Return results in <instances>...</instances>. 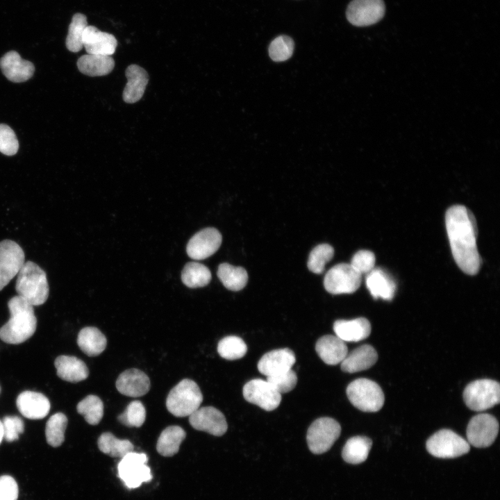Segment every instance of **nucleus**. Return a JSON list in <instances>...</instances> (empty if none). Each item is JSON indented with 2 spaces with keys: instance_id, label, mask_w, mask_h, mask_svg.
<instances>
[{
  "instance_id": "nucleus-35",
  "label": "nucleus",
  "mask_w": 500,
  "mask_h": 500,
  "mask_svg": "<svg viewBox=\"0 0 500 500\" xmlns=\"http://www.w3.org/2000/svg\"><path fill=\"white\" fill-rule=\"evenodd\" d=\"M87 17L84 14L75 13L68 28L66 38V47L69 51L78 52L83 47V37L88 26Z\"/></svg>"
},
{
  "instance_id": "nucleus-11",
  "label": "nucleus",
  "mask_w": 500,
  "mask_h": 500,
  "mask_svg": "<svg viewBox=\"0 0 500 500\" xmlns=\"http://www.w3.org/2000/svg\"><path fill=\"white\" fill-rule=\"evenodd\" d=\"M499 432V423L492 415L481 413L473 417L468 423L466 435L469 444L477 448L490 446Z\"/></svg>"
},
{
  "instance_id": "nucleus-2",
  "label": "nucleus",
  "mask_w": 500,
  "mask_h": 500,
  "mask_svg": "<svg viewBox=\"0 0 500 500\" xmlns=\"http://www.w3.org/2000/svg\"><path fill=\"white\" fill-rule=\"evenodd\" d=\"M8 321L0 328V338L8 344H17L31 338L37 327L33 306L17 295L8 302Z\"/></svg>"
},
{
  "instance_id": "nucleus-36",
  "label": "nucleus",
  "mask_w": 500,
  "mask_h": 500,
  "mask_svg": "<svg viewBox=\"0 0 500 500\" xmlns=\"http://www.w3.org/2000/svg\"><path fill=\"white\" fill-rule=\"evenodd\" d=\"M67 424V418L62 412H57L50 417L45 428L46 439L49 445L58 447L63 443Z\"/></svg>"
},
{
  "instance_id": "nucleus-20",
  "label": "nucleus",
  "mask_w": 500,
  "mask_h": 500,
  "mask_svg": "<svg viewBox=\"0 0 500 500\" xmlns=\"http://www.w3.org/2000/svg\"><path fill=\"white\" fill-rule=\"evenodd\" d=\"M150 386L148 376L138 369L125 370L119 374L116 381L117 390L131 397H139L146 394Z\"/></svg>"
},
{
  "instance_id": "nucleus-9",
  "label": "nucleus",
  "mask_w": 500,
  "mask_h": 500,
  "mask_svg": "<svg viewBox=\"0 0 500 500\" xmlns=\"http://www.w3.org/2000/svg\"><path fill=\"white\" fill-rule=\"evenodd\" d=\"M361 277L350 264L340 263L326 274L324 285L326 290L333 294H351L359 288Z\"/></svg>"
},
{
  "instance_id": "nucleus-44",
  "label": "nucleus",
  "mask_w": 500,
  "mask_h": 500,
  "mask_svg": "<svg viewBox=\"0 0 500 500\" xmlns=\"http://www.w3.org/2000/svg\"><path fill=\"white\" fill-rule=\"evenodd\" d=\"M375 256L369 250H360L351 258L350 265L361 275L367 274L375 265Z\"/></svg>"
},
{
  "instance_id": "nucleus-33",
  "label": "nucleus",
  "mask_w": 500,
  "mask_h": 500,
  "mask_svg": "<svg viewBox=\"0 0 500 500\" xmlns=\"http://www.w3.org/2000/svg\"><path fill=\"white\" fill-rule=\"evenodd\" d=\"M99 450L113 458H122L127 453L133 451V444L128 440H120L111 433H102L97 441Z\"/></svg>"
},
{
  "instance_id": "nucleus-39",
  "label": "nucleus",
  "mask_w": 500,
  "mask_h": 500,
  "mask_svg": "<svg viewBox=\"0 0 500 500\" xmlns=\"http://www.w3.org/2000/svg\"><path fill=\"white\" fill-rule=\"evenodd\" d=\"M334 255V249L328 244H320L310 253L308 260V269L315 274H322L325 265Z\"/></svg>"
},
{
  "instance_id": "nucleus-1",
  "label": "nucleus",
  "mask_w": 500,
  "mask_h": 500,
  "mask_svg": "<svg viewBox=\"0 0 500 500\" xmlns=\"http://www.w3.org/2000/svg\"><path fill=\"white\" fill-rule=\"evenodd\" d=\"M445 224L456 264L465 274H476L481 258L476 245L478 228L474 215L465 206L454 205L446 212Z\"/></svg>"
},
{
  "instance_id": "nucleus-41",
  "label": "nucleus",
  "mask_w": 500,
  "mask_h": 500,
  "mask_svg": "<svg viewBox=\"0 0 500 500\" xmlns=\"http://www.w3.org/2000/svg\"><path fill=\"white\" fill-rule=\"evenodd\" d=\"M117 419L126 426L140 427L146 419L145 408L140 401H131Z\"/></svg>"
},
{
  "instance_id": "nucleus-40",
  "label": "nucleus",
  "mask_w": 500,
  "mask_h": 500,
  "mask_svg": "<svg viewBox=\"0 0 500 500\" xmlns=\"http://www.w3.org/2000/svg\"><path fill=\"white\" fill-rule=\"evenodd\" d=\"M293 40L285 35L274 38L269 46V55L275 62H282L289 59L294 51Z\"/></svg>"
},
{
  "instance_id": "nucleus-7",
  "label": "nucleus",
  "mask_w": 500,
  "mask_h": 500,
  "mask_svg": "<svg viewBox=\"0 0 500 500\" xmlns=\"http://www.w3.org/2000/svg\"><path fill=\"white\" fill-rule=\"evenodd\" d=\"M426 449L432 456L440 458H454L469 452V444L449 429L435 432L426 441Z\"/></svg>"
},
{
  "instance_id": "nucleus-48",
  "label": "nucleus",
  "mask_w": 500,
  "mask_h": 500,
  "mask_svg": "<svg viewBox=\"0 0 500 500\" xmlns=\"http://www.w3.org/2000/svg\"><path fill=\"white\" fill-rule=\"evenodd\" d=\"M0 392H1V388H0Z\"/></svg>"
},
{
  "instance_id": "nucleus-13",
  "label": "nucleus",
  "mask_w": 500,
  "mask_h": 500,
  "mask_svg": "<svg viewBox=\"0 0 500 500\" xmlns=\"http://www.w3.org/2000/svg\"><path fill=\"white\" fill-rule=\"evenodd\" d=\"M243 397L248 402L267 411L278 407L281 401L280 394L267 381L252 379L243 387Z\"/></svg>"
},
{
  "instance_id": "nucleus-4",
  "label": "nucleus",
  "mask_w": 500,
  "mask_h": 500,
  "mask_svg": "<svg viewBox=\"0 0 500 500\" xmlns=\"http://www.w3.org/2000/svg\"><path fill=\"white\" fill-rule=\"evenodd\" d=\"M202 401L203 395L198 385L192 380L185 378L170 390L166 407L175 417H189L200 408Z\"/></svg>"
},
{
  "instance_id": "nucleus-29",
  "label": "nucleus",
  "mask_w": 500,
  "mask_h": 500,
  "mask_svg": "<svg viewBox=\"0 0 500 500\" xmlns=\"http://www.w3.org/2000/svg\"><path fill=\"white\" fill-rule=\"evenodd\" d=\"M77 344L81 351L89 356H97L106 347V336L96 327L82 328L77 338Z\"/></svg>"
},
{
  "instance_id": "nucleus-12",
  "label": "nucleus",
  "mask_w": 500,
  "mask_h": 500,
  "mask_svg": "<svg viewBox=\"0 0 500 500\" xmlns=\"http://www.w3.org/2000/svg\"><path fill=\"white\" fill-rule=\"evenodd\" d=\"M24 262V252L16 242H0V291L17 275Z\"/></svg>"
},
{
  "instance_id": "nucleus-6",
  "label": "nucleus",
  "mask_w": 500,
  "mask_h": 500,
  "mask_svg": "<svg viewBox=\"0 0 500 500\" xmlns=\"http://www.w3.org/2000/svg\"><path fill=\"white\" fill-rule=\"evenodd\" d=\"M466 406L474 411H483L500 401L499 383L491 379H479L469 383L464 390Z\"/></svg>"
},
{
  "instance_id": "nucleus-17",
  "label": "nucleus",
  "mask_w": 500,
  "mask_h": 500,
  "mask_svg": "<svg viewBox=\"0 0 500 500\" xmlns=\"http://www.w3.org/2000/svg\"><path fill=\"white\" fill-rule=\"evenodd\" d=\"M83 44L88 54L111 56L115 51L117 41L113 35L88 25L84 31Z\"/></svg>"
},
{
  "instance_id": "nucleus-47",
  "label": "nucleus",
  "mask_w": 500,
  "mask_h": 500,
  "mask_svg": "<svg viewBox=\"0 0 500 500\" xmlns=\"http://www.w3.org/2000/svg\"><path fill=\"white\" fill-rule=\"evenodd\" d=\"M3 439V424H2V422L0 421V444Z\"/></svg>"
},
{
  "instance_id": "nucleus-22",
  "label": "nucleus",
  "mask_w": 500,
  "mask_h": 500,
  "mask_svg": "<svg viewBox=\"0 0 500 500\" xmlns=\"http://www.w3.org/2000/svg\"><path fill=\"white\" fill-rule=\"evenodd\" d=\"M315 350L322 361L330 365L341 363L348 353L345 342L332 335H326L319 338Z\"/></svg>"
},
{
  "instance_id": "nucleus-27",
  "label": "nucleus",
  "mask_w": 500,
  "mask_h": 500,
  "mask_svg": "<svg viewBox=\"0 0 500 500\" xmlns=\"http://www.w3.org/2000/svg\"><path fill=\"white\" fill-rule=\"evenodd\" d=\"M54 365L58 376L68 382H79L89 375L85 363L75 356H60L55 360Z\"/></svg>"
},
{
  "instance_id": "nucleus-8",
  "label": "nucleus",
  "mask_w": 500,
  "mask_h": 500,
  "mask_svg": "<svg viewBox=\"0 0 500 500\" xmlns=\"http://www.w3.org/2000/svg\"><path fill=\"white\" fill-rule=\"evenodd\" d=\"M341 433L340 424L331 417H320L309 426L306 440L310 451L321 454L328 451Z\"/></svg>"
},
{
  "instance_id": "nucleus-23",
  "label": "nucleus",
  "mask_w": 500,
  "mask_h": 500,
  "mask_svg": "<svg viewBox=\"0 0 500 500\" xmlns=\"http://www.w3.org/2000/svg\"><path fill=\"white\" fill-rule=\"evenodd\" d=\"M126 85L123 91V99L126 103H133L143 96L149 81L146 70L137 65H131L126 69Z\"/></svg>"
},
{
  "instance_id": "nucleus-32",
  "label": "nucleus",
  "mask_w": 500,
  "mask_h": 500,
  "mask_svg": "<svg viewBox=\"0 0 500 500\" xmlns=\"http://www.w3.org/2000/svg\"><path fill=\"white\" fill-rule=\"evenodd\" d=\"M217 276L224 287L232 291L243 289L248 281L247 272L243 267H235L228 263L219 265Z\"/></svg>"
},
{
  "instance_id": "nucleus-46",
  "label": "nucleus",
  "mask_w": 500,
  "mask_h": 500,
  "mask_svg": "<svg viewBox=\"0 0 500 500\" xmlns=\"http://www.w3.org/2000/svg\"><path fill=\"white\" fill-rule=\"evenodd\" d=\"M18 485L10 476H0V500H17Z\"/></svg>"
},
{
  "instance_id": "nucleus-45",
  "label": "nucleus",
  "mask_w": 500,
  "mask_h": 500,
  "mask_svg": "<svg viewBox=\"0 0 500 500\" xmlns=\"http://www.w3.org/2000/svg\"><path fill=\"white\" fill-rule=\"evenodd\" d=\"M3 439L7 442H14L19 438V435L24 432V424L23 420L17 416H6L3 422Z\"/></svg>"
},
{
  "instance_id": "nucleus-42",
  "label": "nucleus",
  "mask_w": 500,
  "mask_h": 500,
  "mask_svg": "<svg viewBox=\"0 0 500 500\" xmlns=\"http://www.w3.org/2000/svg\"><path fill=\"white\" fill-rule=\"evenodd\" d=\"M280 394L287 393L294 388L297 383V376L292 369L272 376H267V380Z\"/></svg>"
},
{
  "instance_id": "nucleus-19",
  "label": "nucleus",
  "mask_w": 500,
  "mask_h": 500,
  "mask_svg": "<svg viewBox=\"0 0 500 500\" xmlns=\"http://www.w3.org/2000/svg\"><path fill=\"white\" fill-rule=\"evenodd\" d=\"M0 68L4 76L14 83H22L28 80L33 75L34 65L22 59L15 51H10L0 59Z\"/></svg>"
},
{
  "instance_id": "nucleus-43",
  "label": "nucleus",
  "mask_w": 500,
  "mask_h": 500,
  "mask_svg": "<svg viewBox=\"0 0 500 500\" xmlns=\"http://www.w3.org/2000/svg\"><path fill=\"white\" fill-rule=\"evenodd\" d=\"M18 149L19 142L14 131L8 125L0 124V152L13 156Z\"/></svg>"
},
{
  "instance_id": "nucleus-26",
  "label": "nucleus",
  "mask_w": 500,
  "mask_h": 500,
  "mask_svg": "<svg viewBox=\"0 0 500 500\" xmlns=\"http://www.w3.org/2000/svg\"><path fill=\"white\" fill-rule=\"evenodd\" d=\"M378 359V354L373 347L363 344L347 353L341 362V369L344 372L355 373L369 369Z\"/></svg>"
},
{
  "instance_id": "nucleus-21",
  "label": "nucleus",
  "mask_w": 500,
  "mask_h": 500,
  "mask_svg": "<svg viewBox=\"0 0 500 500\" xmlns=\"http://www.w3.org/2000/svg\"><path fill=\"white\" fill-rule=\"evenodd\" d=\"M16 404L20 413L31 419L44 418L51 408L49 399L43 394L33 391L20 393Z\"/></svg>"
},
{
  "instance_id": "nucleus-34",
  "label": "nucleus",
  "mask_w": 500,
  "mask_h": 500,
  "mask_svg": "<svg viewBox=\"0 0 500 500\" xmlns=\"http://www.w3.org/2000/svg\"><path fill=\"white\" fill-rule=\"evenodd\" d=\"M183 283L190 288H201L207 285L211 280L209 269L197 262L187 263L182 271Z\"/></svg>"
},
{
  "instance_id": "nucleus-31",
  "label": "nucleus",
  "mask_w": 500,
  "mask_h": 500,
  "mask_svg": "<svg viewBox=\"0 0 500 500\" xmlns=\"http://www.w3.org/2000/svg\"><path fill=\"white\" fill-rule=\"evenodd\" d=\"M372 441L366 436H354L345 443L342 456L348 463L357 465L363 462L368 456Z\"/></svg>"
},
{
  "instance_id": "nucleus-25",
  "label": "nucleus",
  "mask_w": 500,
  "mask_h": 500,
  "mask_svg": "<svg viewBox=\"0 0 500 500\" xmlns=\"http://www.w3.org/2000/svg\"><path fill=\"white\" fill-rule=\"evenodd\" d=\"M366 286L374 299L390 301L394 296L396 284L393 278L381 268H374L366 276Z\"/></svg>"
},
{
  "instance_id": "nucleus-5",
  "label": "nucleus",
  "mask_w": 500,
  "mask_h": 500,
  "mask_svg": "<svg viewBox=\"0 0 500 500\" xmlns=\"http://www.w3.org/2000/svg\"><path fill=\"white\" fill-rule=\"evenodd\" d=\"M353 406L363 412H376L383 406L385 397L381 388L374 381L360 378L351 382L346 390Z\"/></svg>"
},
{
  "instance_id": "nucleus-16",
  "label": "nucleus",
  "mask_w": 500,
  "mask_h": 500,
  "mask_svg": "<svg viewBox=\"0 0 500 500\" xmlns=\"http://www.w3.org/2000/svg\"><path fill=\"white\" fill-rule=\"evenodd\" d=\"M189 422L194 429L215 436L223 435L228 428L224 414L212 406L199 408L189 416Z\"/></svg>"
},
{
  "instance_id": "nucleus-38",
  "label": "nucleus",
  "mask_w": 500,
  "mask_h": 500,
  "mask_svg": "<svg viewBox=\"0 0 500 500\" xmlns=\"http://www.w3.org/2000/svg\"><path fill=\"white\" fill-rule=\"evenodd\" d=\"M247 351L243 340L238 336L230 335L222 338L218 343L217 352L226 360H233L242 358Z\"/></svg>"
},
{
  "instance_id": "nucleus-15",
  "label": "nucleus",
  "mask_w": 500,
  "mask_h": 500,
  "mask_svg": "<svg viewBox=\"0 0 500 500\" xmlns=\"http://www.w3.org/2000/svg\"><path fill=\"white\" fill-rule=\"evenodd\" d=\"M222 235L215 228H206L197 232L189 240L186 251L190 258L199 260L214 254L222 244Z\"/></svg>"
},
{
  "instance_id": "nucleus-28",
  "label": "nucleus",
  "mask_w": 500,
  "mask_h": 500,
  "mask_svg": "<svg viewBox=\"0 0 500 500\" xmlns=\"http://www.w3.org/2000/svg\"><path fill=\"white\" fill-rule=\"evenodd\" d=\"M77 67L83 74L90 76H101L107 75L112 71L115 61L110 56L88 53L78 58Z\"/></svg>"
},
{
  "instance_id": "nucleus-10",
  "label": "nucleus",
  "mask_w": 500,
  "mask_h": 500,
  "mask_svg": "<svg viewBox=\"0 0 500 500\" xmlns=\"http://www.w3.org/2000/svg\"><path fill=\"white\" fill-rule=\"evenodd\" d=\"M147 461L145 453L133 451L121 458L117 467L118 474L128 488H138L142 483L152 479Z\"/></svg>"
},
{
  "instance_id": "nucleus-30",
  "label": "nucleus",
  "mask_w": 500,
  "mask_h": 500,
  "mask_svg": "<svg viewBox=\"0 0 500 500\" xmlns=\"http://www.w3.org/2000/svg\"><path fill=\"white\" fill-rule=\"evenodd\" d=\"M186 437L185 431L178 426H170L160 433L156 444L159 454L171 457L178 453L181 442Z\"/></svg>"
},
{
  "instance_id": "nucleus-37",
  "label": "nucleus",
  "mask_w": 500,
  "mask_h": 500,
  "mask_svg": "<svg viewBox=\"0 0 500 500\" xmlns=\"http://www.w3.org/2000/svg\"><path fill=\"white\" fill-rule=\"evenodd\" d=\"M76 409L91 425L98 424L103 415V403L96 395L90 394L82 399L77 404Z\"/></svg>"
},
{
  "instance_id": "nucleus-3",
  "label": "nucleus",
  "mask_w": 500,
  "mask_h": 500,
  "mask_svg": "<svg viewBox=\"0 0 500 500\" xmlns=\"http://www.w3.org/2000/svg\"><path fill=\"white\" fill-rule=\"evenodd\" d=\"M15 290L18 296L33 306L44 304L49 294L45 272L31 260L24 262L17 274Z\"/></svg>"
},
{
  "instance_id": "nucleus-18",
  "label": "nucleus",
  "mask_w": 500,
  "mask_h": 500,
  "mask_svg": "<svg viewBox=\"0 0 500 500\" xmlns=\"http://www.w3.org/2000/svg\"><path fill=\"white\" fill-rule=\"evenodd\" d=\"M295 361V354L290 349H275L262 356L258 362V369L263 375L269 376L292 369Z\"/></svg>"
},
{
  "instance_id": "nucleus-24",
  "label": "nucleus",
  "mask_w": 500,
  "mask_h": 500,
  "mask_svg": "<svg viewBox=\"0 0 500 500\" xmlns=\"http://www.w3.org/2000/svg\"><path fill=\"white\" fill-rule=\"evenodd\" d=\"M333 331L335 335L344 342H358L369 335L371 324L364 317L351 320L339 319L335 322Z\"/></svg>"
},
{
  "instance_id": "nucleus-14",
  "label": "nucleus",
  "mask_w": 500,
  "mask_h": 500,
  "mask_svg": "<svg viewBox=\"0 0 500 500\" xmlns=\"http://www.w3.org/2000/svg\"><path fill=\"white\" fill-rule=\"evenodd\" d=\"M385 13L383 0H352L346 11L347 20L356 26H366L380 21Z\"/></svg>"
}]
</instances>
